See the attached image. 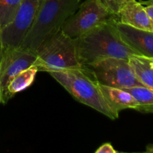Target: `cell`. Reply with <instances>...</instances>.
<instances>
[{"instance_id":"obj_16","label":"cell","mask_w":153,"mask_h":153,"mask_svg":"<svg viewBox=\"0 0 153 153\" xmlns=\"http://www.w3.org/2000/svg\"><path fill=\"white\" fill-rule=\"evenodd\" d=\"M107 11L119 17V13L124 5L123 0H97Z\"/></svg>"},{"instance_id":"obj_2","label":"cell","mask_w":153,"mask_h":153,"mask_svg":"<svg viewBox=\"0 0 153 153\" xmlns=\"http://www.w3.org/2000/svg\"><path fill=\"white\" fill-rule=\"evenodd\" d=\"M49 73L78 102L111 120L119 118V114L114 111L105 100L99 84L85 69H70Z\"/></svg>"},{"instance_id":"obj_19","label":"cell","mask_w":153,"mask_h":153,"mask_svg":"<svg viewBox=\"0 0 153 153\" xmlns=\"http://www.w3.org/2000/svg\"><path fill=\"white\" fill-rule=\"evenodd\" d=\"M142 4H145L146 6H153V0H147V1H140Z\"/></svg>"},{"instance_id":"obj_18","label":"cell","mask_w":153,"mask_h":153,"mask_svg":"<svg viewBox=\"0 0 153 153\" xmlns=\"http://www.w3.org/2000/svg\"><path fill=\"white\" fill-rule=\"evenodd\" d=\"M145 9H146V12H147L149 18L151 19L153 25V6H146V7H145Z\"/></svg>"},{"instance_id":"obj_22","label":"cell","mask_w":153,"mask_h":153,"mask_svg":"<svg viewBox=\"0 0 153 153\" xmlns=\"http://www.w3.org/2000/svg\"><path fill=\"white\" fill-rule=\"evenodd\" d=\"M1 102V88H0V102Z\"/></svg>"},{"instance_id":"obj_11","label":"cell","mask_w":153,"mask_h":153,"mask_svg":"<svg viewBox=\"0 0 153 153\" xmlns=\"http://www.w3.org/2000/svg\"><path fill=\"white\" fill-rule=\"evenodd\" d=\"M100 91L111 108L119 114L124 109L137 108V102L134 97L124 89L100 85Z\"/></svg>"},{"instance_id":"obj_9","label":"cell","mask_w":153,"mask_h":153,"mask_svg":"<svg viewBox=\"0 0 153 153\" xmlns=\"http://www.w3.org/2000/svg\"><path fill=\"white\" fill-rule=\"evenodd\" d=\"M114 24L126 43L142 56L153 59V31L137 29L118 20L114 21Z\"/></svg>"},{"instance_id":"obj_21","label":"cell","mask_w":153,"mask_h":153,"mask_svg":"<svg viewBox=\"0 0 153 153\" xmlns=\"http://www.w3.org/2000/svg\"><path fill=\"white\" fill-rule=\"evenodd\" d=\"M1 55H2V43H1V30H0V60H1Z\"/></svg>"},{"instance_id":"obj_4","label":"cell","mask_w":153,"mask_h":153,"mask_svg":"<svg viewBox=\"0 0 153 153\" xmlns=\"http://www.w3.org/2000/svg\"><path fill=\"white\" fill-rule=\"evenodd\" d=\"M35 66L38 71L49 72L82 69L79 61L75 39L61 29L45 39L36 51Z\"/></svg>"},{"instance_id":"obj_12","label":"cell","mask_w":153,"mask_h":153,"mask_svg":"<svg viewBox=\"0 0 153 153\" xmlns=\"http://www.w3.org/2000/svg\"><path fill=\"white\" fill-rule=\"evenodd\" d=\"M128 62L140 82L145 87L153 90V66L151 58L133 55L128 59Z\"/></svg>"},{"instance_id":"obj_25","label":"cell","mask_w":153,"mask_h":153,"mask_svg":"<svg viewBox=\"0 0 153 153\" xmlns=\"http://www.w3.org/2000/svg\"><path fill=\"white\" fill-rule=\"evenodd\" d=\"M79 1H81V0H79Z\"/></svg>"},{"instance_id":"obj_3","label":"cell","mask_w":153,"mask_h":153,"mask_svg":"<svg viewBox=\"0 0 153 153\" xmlns=\"http://www.w3.org/2000/svg\"><path fill=\"white\" fill-rule=\"evenodd\" d=\"M79 5V0H43L35 20L19 48L36 52L45 39L61 29Z\"/></svg>"},{"instance_id":"obj_13","label":"cell","mask_w":153,"mask_h":153,"mask_svg":"<svg viewBox=\"0 0 153 153\" xmlns=\"http://www.w3.org/2000/svg\"><path fill=\"white\" fill-rule=\"evenodd\" d=\"M38 72L34 65L22 70L12 79L7 85V95L11 99L16 94L26 89L34 82L37 73Z\"/></svg>"},{"instance_id":"obj_15","label":"cell","mask_w":153,"mask_h":153,"mask_svg":"<svg viewBox=\"0 0 153 153\" xmlns=\"http://www.w3.org/2000/svg\"><path fill=\"white\" fill-rule=\"evenodd\" d=\"M22 0H0V30L13 21Z\"/></svg>"},{"instance_id":"obj_5","label":"cell","mask_w":153,"mask_h":153,"mask_svg":"<svg viewBox=\"0 0 153 153\" xmlns=\"http://www.w3.org/2000/svg\"><path fill=\"white\" fill-rule=\"evenodd\" d=\"M83 68L89 72L100 85L121 89L145 87L137 78L128 60L108 58Z\"/></svg>"},{"instance_id":"obj_1","label":"cell","mask_w":153,"mask_h":153,"mask_svg":"<svg viewBox=\"0 0 153 153\" xmlns=\"http://www.w3.org/2000/svg\"><path fill=\"white\" fill-rule=\"evenodd\" d=\"M114 20L101 24L75 38L78 58L82 67L108 58L128 60L140 55L123 40L114 26Z\"/></svg>"},{"instance_id":"obj_8","label":"cell","mask_w":153,"mask_h":153,"mask_svg":"<svg viewBox=\"0 0 153 153\" xmlns=\"http://www.w3.org/2000/svg\"><path fill=\"white\" fill-rule=\"evenodd\" d=\"M36 58V52L21 48L2 50L0 60L1 103L5 104L10 100L7 95V85L12 79L22 70L32 66Z\"/></svg>"},{"instance_id":"obj_20","label":"cell","mask_w":153,"mask_h":153,"mask_svg":"<svg viewBox=\"0 0 153 153\" xmlns=\"http://www.w3.org/2000/svg\"><path fill=\"white\" fill-rule=\"evenodd\" d=\"M146 152L149 153H153V144H149L146 146Z\"/></svg>"},{"instance_id":"obj_7","label":"cell","mask_w":153,"mask_h":153,"mask_svg":"<svg viewBox=\"0 0 153 153\" xmlns=\"http://www.w3.org/2000/svg\"><path fill=\"white\" fill-rule=\"evenodd\" d=\"M43 0H22L10 23L1 30L2 50L20 47L31 29Z\"/></svg>"},{"instance_id":"obj_23","label":"cell","mask_w":153,"mask_h":153,"mask_svg":"<svg viewBox=\"0 0 153 153\" xmlns=\"http://www.w3.org/2000/svg\"><path fill=\"white\" fill-rule=\"evenodd\" d=\"M123 1H124V3H126V2H128V1H131V0H123Z\"/></svg>"},{"instance_id":"obj_6","label":"cell","mask_w":153,"mask_h":153,"mask_svg":"<svg viewBox=\"0 0 153 153\" xmlns=\"http://www.w3.org/2000/svg\"><path fill=\"white\" fill-rule=\"evenodd\" d=\"M117 16L107 11L97 0H85L65 21L61 29L67 36L75 39L101 24L117 20Z\"/></svg>"},{"instance_id":"obj_17","label":"cell","mask_w":153,"mask_h":153,"mask_svg":"<svg viewBox=\"0 0 153 153\" xmlns=\"http://www.w3.org/2000/svg\"><path fill=\"white\" fill-rule=\"evenodd\" d=\"M96 153H117V151L115 150L111 143H105L100 146L96 150Z\"/></svg>"},{"instance_id":"obj_10","label":"cell","mask_w":153,"mask_h":153,"mask_svg":"<svg viewBox=\"0 0 153 153\" xmlns=\"http://www.w3.org/2000/svg\"><path fill=\"white\" fill-rule=\"evenodd\" d=\"M119 22L145 31H153V25L145 7L140 1L131 0L125 3L119 13Z\"/></svg>"},{"instance_id":"obj_14","label":"cell","mask_w":153,"mask_h":153,"mask_svg":"<svg viewBox=\"0 0 153 153\" xmlns=\"http://www.w3.org/2000/svg\"><path fill=\"white\" fill-rule=\"evenodd\" d=\"M135 98L137 102V111L153 113V90L146 87H134L124 89Z\"/></svg>"},{"instance_id":"obj_24","label":"cell","mask_w":153,"mask_h":153,"mask_svg":"<svg viewBox=\"0 0 153 153\" xmlns=\"http://www.w3.org/2000/svg\"><path fill=\"white\" fill-rule=\"evenodd\" d=\"M151 63H152V65L153 66V59H152V58H151Z\"/></svg>"}]
</instances>
